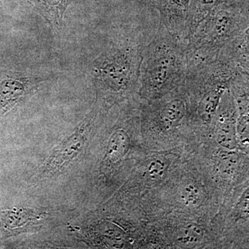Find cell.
<instances>
[{
	"label": "cell",
	"instance_id": "12",
	"mask_svg": "<svg viewBox=\"0 0 249 249\" xmlns=\"http://www.w3.org/2000/svg\"><path fill=\"white\" fill-rule=\"evenodd\" d=\"M178 235V242L183 245H193L202 240L204 232L199 226L190 224L180 229Z\"/></svg>",
	"mask_w": 249,
	"mask_h": 249
},
{
	"label": "cell",
	"instance_id": "5",
	"mask_svg": "<svg viewBox=\"0 0 249 249\" xmlns=\"http://www.w3.org/2000/svg\"><path fill=\"white\" fill-rule=\"evenodd\" d=\"M249 29L226 44L217 58L232 67L239 74H249Z\"/></svg>",
	"mask_w": 249,
	"mask_h": 249
},
{
	"label": "cell",
	"instance_id": "15",
	"mask_svg": "<svg viewBox=\"0 0 249 249\" xmlns=\"http://www.w3.org/2000/svg\"><path fill=\"white\" fill-rule=\"evenodd\" d=\"M236 215L239 217H247L249 215V189L243 193L236 207Z\"/></svg>",
	"mask_w": 249,
	"mask_h": 249
},
{
	"label": "cell",
	"instance_id": "7",
	"mask_svg": "<svg viewBox=\"0 0 249 249\" xmlns=\"http://www.w3.org/2000/svg\"><path fill=\"white\" fill-rule=\"evenodd\" d=\"M130 147V138L124 129H116L109 138L106 160L111 164L119 163L125 157Z\"/></svg>",
	"mask_w": 249,
	"mask_h": 249
},
{
	"label": "cell",
	"instance_id": "1",
	"mask_svg": "<svg viewBox=\"0 0 249 249\" xmlns=\"http://www.w3.org/2000/svg\"><path fill=\"white\" fill-rule=\"evenodd\" d=\"M186 44L160 22L142 54L139 90L144 99H158L184 83L188 72Z\"/></svg>",
	"mask_w": 249,
	"mask_h": 249
},
{
	"label": "cell",
	"instance_id": "11",
	"mask_svg": "<svg viewBox=\"0 0 249 249\" xmlns=\"http://www.w3.org/2000/svg\"><path fill=\"white\" fill-rule=\"evenodd\" d=\"M22 95V88L12 80H4L0 83V107L9 110L18 102Z\"/></svg>",
	"mask_w": 249,
	"mask_h": 249
},
{
	"label": "cell",
	"instance_id": "3",
	"mask_svg": "<svg viewBox=\"0 0 249 249\" xmlns=\"http://www.w3.org/2000/svg\"><path fill=\"white\" fill-rule=\"evenodd\" d=\"M183 84L160 97L161 100L145 111L150 124L168 132L183 124L188 114V107Z\"/></svg>",
	"mask_w": 249,
	"mask_h": 249
},
{
	"label": "cell",
	"instance_id": "2",
	"mask_svg": "<svg viewBox=\"0 0 249 249\" xmlns=\"http://www.w3.org/2000/svg\"><path fill=\"white\" fill-rule=\"evenodd\" d=\"M249 27V2L224 0L219 3L187 41L188 69L213 61L226 44Z\"/></svg>",
	"mask_w": 249,
	"mask_h": 249
},
{
	"label": "cell",
	"instance_id": "6",
	"mask_svg": "<svg viewBox=\"0 0 249 249\" xmlns=\"http://www.w3.org/2000/svg\"><path fill=\"white\" fill-rule=\"evenodd\" d=\"M45 213L29 208H16L1 213V225L6 231L18 232L43 219Z\"/></svg>",
	"mask_w": 249,
	"mask_h": 249
},
{
	"label": "cell",
	"instance_id": "4",
	"mask_svg": "<svg viewBox=\"0 0 249 249\" xmlns=\"http://www.w3.org/2000/svg\"><path fill=\"white\" fill-rule=\"evenodd\" d=\"M93 116L89 115L75 129L71 135L64 139L52 152L42 165L40 175L42 178H51L62 171L76 160L83 150Z\"/></svg>",
	"mask_w": 249,
	"mask_h": 249
},
{
	"label": "cell",
	"instance_id": "14",
	"mask_svg": "<svg viewBox=\"0 0 249 249\" xmlns=\"http://www.w3.org/2000/svg\"><path fill=\"white\" fill-rule=\"evenodd\" d=\"M45 6V11L49 16L53 18V20L58 22V19H61L64 10L66 8L68 0H40Z\"/></svg>",
	"mask_w": 249,
	"mask_h": 249
},
{
	"label": "cell",
	"instance_id": "10",
	"mask_svg": "<svg viewBox=\"0 0 249 249\" xmlns=\"http://www.w3.org/2000/svg\"><path fill=\"white\" fill-rule=\"evenodd\" d=\"M240 165V157L232 150L221 152L218 159V171L225 179H231L235 177Z\"/></svg>",
	"mask_w": 249,
	"mask_h": 249
},
{
	"label": "cell",
	"instance_id": "8",
	"mask_svg": "<svg viewBox=\"0 0 249 249\" xmlns=\"http://www.w3.org/2000/svg\"><path fill=\"white\" fill-rule=\"evenodd\" d=\"M224 0H192L188 14V36L192 35L199 24L215 7ZM188 41V40H187Z\"/></svg>",
	"mask_w": 249,
	"mask_h": 249
},
{
	"label": "cell",
	"instance_id": "13",
	"mask_svg": "<svg viewBox=\"0 0 249 249\" xmlns=\"http://www.w3.org/2000/svg\"><path fill=\"white\" fill-rule=\"evenodd\" d=\"M168 168V163L162 158H155L147 167V175L151 179L160 180L164 177Z\"/></svg>",
	"mask_w": 249,
	"mask_h": 249
},
{
	"label": "cell",
	"instance_id": "9",
	"mask_svg": "<svg viewBox=\"0 0 249 249\" xmlns=\"http://www.w3.org/2000/svg\"><path fill=\"white\" fill-rule=\"evenodd\" d=\"M180 199L185 206L197 207L204 202L205 194L202 187L194 181H188L180 187Z\"/></svg>",
	"mask_w": 249,
	"mask_h": 249
}]
</instances>
